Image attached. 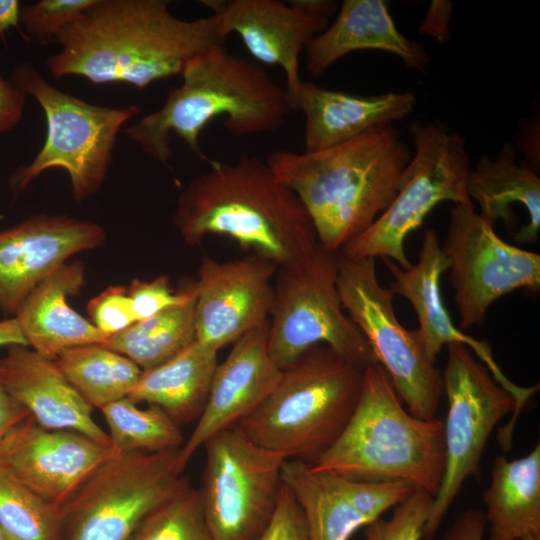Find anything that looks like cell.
Listing matches in <instances>:
<instances>
[{
  "mask_svg": "<svg viewBox=\"0 0 540 540\" xmlns=\"http://www.w3.org/2000/svg\"><path fill=\"white\" fill-rule=\"evenodd\" d=\"M277 268L255 254L224 262L205 256L194 283L196 341L219 351L267 322Z\"/></svg>",
  "mask_w": 540,
  "mask_h": 540,
  "instance_id": "obj_16",
  "label": "cell"
},
{
  "mask_svg": "<svg viewBox=\"0 0 540 540\" xmlns=\"http://www.w3.org/2000/svg\"><path fill=\"white\" fill-rule=\"evenodd\" d=\"M195 341L194 289L185 302L134 322L108 336L101 345L126 356L145 371L171 360Z\"/></svg>",
  "mask_w": 540,
  "mask_h": 540,
  "instance_id": "obj_29",
  "label": "cell"
},
{
  "mask_svg": "<svg viewBox=\"0 0 540 540\" xmlns=\"http://www.w3.org/2000/svg\"><path fill=\"white\" fill-rule=\"evenodd\" d=\"M64 516L0 465V528L7 540H61Z\"/></svg>",
  "mask_w": 540,
  "mask_h": 540,
  "instance_id": "obj_32",
  "label": "cell"
},
{
  "mask_svg": "<svg viewBox=\"0 0 540 540\" xmlns=\"http://www.w3.org/2000/svg\"><path fill=\"white\" fill-rule=\"evenodd\" d=\"M411 156L388 124L320 151H275L266 163L306 208L319 245L339 252L387 209Z\"/></svg>",
  "mask_w": 540,
  "mask_h": 540,
  "instance_id": "obj_3",
  "label": "cell"
},
{
  "mask_svg": "<svg viewBox=\"0 0 540 540\" xmlns=\"http://www.w3.org/2000/svg\"><path fill=\"white\" fill-rule=\"evenodd\" d=\"M203 446L200 492L214 539L257 540L275 513L286 459L251 441L237 425L214 434Z\"/></svg>",
  "mask_w": 540,
  "mask_h": 540,
  "instance_id": "obj_13",
  "label": "cell"
},
{
  "mask_svg": "<svg viewBox=\"0 0 540 540\" xmlns=\"http://www.w3.org/2000/svg\"><path fill=\"white\" fill-rule=\"evenodd\" d=\"M268 325L269 320L241 336L217 365L206 405L180 448L183 467L211 436L236 426L277 385L282 370L268 352Z\"/></svg>",
  "mask_w": 540,
  "mask_h": 540,
  "instance_id": "obj_21",
  "label": "cell"
},
{
  "mask_svg": "<svg viewBox=\"0 0 540 540\" xmlns=\"http://www.w3.org/2000/svg\"><path fill=\"white\" fill-rule=\"evenodd\" d=\"M433 497L427 492L414 489L392 515L379 518L365 526L366 540H420L427 522Z\"/></svg>",
  "mask_w": 540,
  "mask_h": 540,
  "instance_id": "obj_34",
  "label": "cell"
},
{
  "mask_svg": "<svg viewBox=\"0 0 540 540\" xmlns=\"http://www.w3.org/2000/svg\"><path fill=\"white\" fill-rule=\"evenodd\" d=\"M180 448L116 452L61 506L68 540H130L143 520L188 485Z\"/></svg>",
  "mask_w": 540,
  "mask_h": 540,
  "instance_id": "obj_11",
  "label": "cell"
},
{
  "mask_svg": "<svg viewBox=\"0 0 540 540\" xmlns=\"http://www.w3.org/2000/svg\"><path fill=\"white\" fill-rule=\"evenodd\" d=\"M105 239L99 224L59 214H34L0 231V308L14 317L45 278Z\"/></svg>",
  "mask_w": 540,
  "mask_h": 540,
  "instance_id": "obj_18",
  "label": "cell"
},
{
  "mask_svg": "<svg viewBox=\"0 0 540 540\" xmlns=\"http://www.w3.org/2000/svg\"><path fill=\"white\" fill-rule=\"evenodd\" d=\"M282 481L302 510L309 540H348L414 490L407 482L356 481L297 460L284 461Z\"/></svg>",
  "mask_w": 540,
  "mask_h": 540,
  "instance_id": "obj_19",
  "label": "cell"
},
{
  "mask_svg": "<svg viewBox=\"0 0 540 540\" xmlns=\"http://www.w3.org/2000/svg\"><path fill=\"white\" fill-rule=\"evenodd\" d=\"M382 259L394 278L388 289L393 295L407 299L417 315L419 326L416 331L427 356L435 361L444 346L451 343L467 346L488 368L493 378L512 394L517 413H520L526 402L539 390V384L521 387L510 381L496 363L490 345L466 335L453 323L445 307L440 285L442 274L449 269L450 263L436 231L432 228L424 231L419 260L410 268L403 269L388 258Z\"/></svg>",
  "mask_w": 540,
  "mask_h": 540,
  "instance_id": "obj_20",
  "label": "cell"
},
{
  "mask_svg": "<svg viewBox=\"0 0 540 540\" xmlns=\"http://www.w3.org/2000/svg\"><path fill=\"white\" fill-rule=\"evenodd\" d=\"M460 328L481 325L490 306L517 289L538 292L540 255L507 243L474 206L455 204L444 242Z\"/></svg>",
  "mask_w": 540,
  "mask_h": 540,
  "instance_id": "obj_14",
  "label": "cell"
},
{
  "mask_svg": "<svg viewBox=\"0 0 540 540\" xmlns=\"http://www.w3.org/2000/svg\"><path fill=\"white\" fill-rule=\"evenodd\" d=\"M173 222L183 240L199 244L222 235L278 267L309 255L319 244L297 195L257 156L210 161L177 200Z\"/></svg>",
  "mask_w": 540,
  "mask_h": 540,
  "instance_id": "obj_2",
  "label": "cell"
},
{
  "mask_svg": "<svg viewBox=\"0 0 540 540\" xmlns=\"http://www.w3.org/2000/svg\"><path fill=\"white\" fill-rule=\"evenodd\" d=\"M414 154L403 173L396 196L362 234L339 252L350 259L388 258L403 269L412 266L405 239L438 204L450 201L474 206L467 193L470 159L466 141L439 121L414 122Z\"/></svg>",
  "mask_w": 540,
  "mask_h": 540,
  "instance_id": "obj_9",
  "label": "cell"
},
{
  "mask_svg": "<svg viewBox=\"0 0 540 540\" xmlns=\"http://www.w3.org/2000/svg\"><path fill=\"white\" fill-rule=\"evenodd\" d=\"M340 252L319 244L306 257L279 266L268 325V352L285 369L323 344L365 368L378 364L358 327L344 313L337 277Z\"/></svg>",
  "mask_w": 540,
  "mask_h": 540,
  "instance_id": "obj_8",
  "label": "cell"
},
{
  "mask_svg": "<svg viewBox=\"0 0 540 540\" xmlns=\"http://www.w3.org/2000/svg\"><path fill=\"white\" fill-rule=\"evenodd\" d=\"M116 452L76 431L44 428L29 416L4 438L0 465L46 501L63 506Z\"/></svg>",
  "mask_w": 540,
  "mask_h": 540,
  "instance_id": "obj_17",
  "label": "cell"
},
{
  "mask_svg": "<svg viewBox=\"0 0 540 540\" xmlns=\"http://www.w3.org/2000/svg\"><path fill=\"white\" fill-rule=\"evenodd\" d=\"M485 530L484 512L468 509L457 515L441 540H483Z\"/></svg>",
  "mask_w": 540,
  "mask_h": 540,
  "instance_id": "obj_41",
  "label": "cell"
},
{
  "mask_svg": "<svg viewBox=\"0 0 540 540\" xmlns=\"http://www.w3.org/2000/svg\"><path fill=\"white\" fill-rule=\"evenodd\" d=\"M337 288L343 309L366 338L407 410L421 419L435 418L444 394L442 371L425 353L417 331L398 321L394 295L379 282L375 259L340 254Z\"/></svg>",
  "mask_w": 540,
  "mask_h": 540,
  "instance_id": "obj_12",
  "label": "cell"
},
{
  "mask_svg": "<svg viewBox=\"0 0 540 540\" xmlns=\"http://www.w3.org/2000/svg\"><path fill=\"white\" fill-rule=\"evenodd\" d=\"M85 282L84 263L66 262L29 294L14 316L28 347L56 359L67 349L105 341L108 335L68 303Z\"/></svg>",
  "mask_w": 540,
  "mask_h": 540,
  "instance_id": "obj_24",
  "label": "cell"
},
{
  "mask_svg": "<svg viewBox=\"0 0 540 540\" xmlns=\"http://www.w3.org/2000/svg\"><path fill=\"white\" fill-rule=\"evenodd\" d=\"M26 96L0 75V135L16 127L23 117Z\"/></svg>",
  "mask_w": 540,
  "mask_h": 540,
  "instance_id": "obj_39",
  "label": "cell"
},
{
  "mask_svg": "<svg viewBox=\"0 0 540 540\" xmlns=\"http://www.w3.org/2000/svg\"><path fill=\"white\" fill-rule=\"evenodd\" d=\"M363 371L326 345L312 346L282 370L275 388L237 426L257 445L312 465L348 424Z\"/></svg>",
  "mask_w": 540,
  "mask_h": 540,
  "instance_id": "obj_6",
  "label": "cell"
},
{
  "mask_svg": "<svg viewBox=\"0 0 540 540\" xmlns=\"http://www.w3.org/2000/svg\"><path fill=\"white\" fill-rule=\"evenodd\" d=\"M310 466L356 481H403L435 497L445 469L444 421L413 416L383 367L369 365L344 431Z\"/></svg>",
  "mask_w": 540,
  "mask_h": 540,
  "instance_id": "obj_5",
  "label": "cell"
},
{
  "mask_svg": "<svg viewBox=\"0 0 540 540\" xmlns=\"http://www.w3.org/2000/svg\"><path fill=\"white\" fill-rule=\"evenodd\" d=\"M443 374L448 412L444 422L445 469L439 491L433 497L423 538L431 539L444 516L470 478L478 479L481 457L490 435L509 413L512 419L500 432V445L511 448L517 420L512 394L492 376L488 368L460 343L447 345Z\"/></svg>",
  "mask_w": 540,
  "mask_h": 540,
  "instance_id": "obj_10",
  "label": "cell"
},
{
  "mask_svg": "<svg viewBox=\"0 0 540 540\" xmlns=\"http://www.w3.org/2000/svg\"><path fill=\"white\" fill-rule=\"evenodd\" d=\"M415 101L411 92L362 96L302 81L298 109L305 117L304 152L327 149L401 120L411 113Z\"/></svg>",
  "mask_w": 540,
  "mask_h": 540,
  "instance_id": "obj_23",
  "label": "cell"
},
{
  "mask_svg": "<svg viewBox=\"0 0 540 540\" xmlns=\"http://www.w3.org/2000/svg\"><path fill=\"white\" fill-rule=\"evenodd\" d=\"M13 345L27 346L15 317L0 321V347Z\"/></svg>",
  "mask_w": 540,
  "mask_h": 540,
  "instance_id": "obj_44",
  "label": "cell"
},
{
  "mask_svg": "<svg viewBox=\"0 0 540 540\" xmlns=\"http://www.w3.org/2000/svg\"><path fill=\"white\" fill-rule=\"evenodd\" d=\"M257 540H309L302 510L286 485L270 524Z\"/></svg>",
  "mask_w": 540,
  "mask_h": 540,
  "instance_id": "obj_38",
  "label": "cell"
},
{
  "mask_svg": "<svg viewBox=\"0 0 540 540\" xmlns=\"http://www.w3.org/2000/svg\"><path fill=\"white\" fill-rule=\"evenodd\" d=\"M180 86L169 91L164 104L141 117L123 132L142 152L166 165L172 157L171 135H176L199 159L202 130L215 118L236 135L273 133L293 110L286 88L260 65L234 55L224 43L190 59Z\"/></svg>",
  "mask_w": 540,
  "mask_h": 540,
  "instance_id": "obj_4",
  "label": "cell"
},
{
  "mask_svg": "<svg viewBox=\"0 0 540 540\" xmlns=\"http://www.w3.org/2000/svg\"><path fill=\"white\" fill-rule=\"evenodd\" d=\"M225 38L215 14L186 20L165 0H94L59 33L60 50L47 65L55 78L78 76L96 85L143 89L180 76L190 59Z\"/></svg>",
  "mask_w": 540,
  "mask_h": 540,
  "instance_id": "obj_1",
  "label": "cell"
},
{
  "mask_svg": "<svg viewBox=\"0 0 540 540\" xmlns=\"http://www.w3.org/2000/svg\"><path fill=\"white\" fill-rule=\"evenodd\" d=\"M452 6L450 1L433 0L420 25V33L428 35L437 42L447 41L450 37Z\"/></svg>",
  "mask_w": 540,
  "mask_h": 540,
  "instance_id": "obj_40",
  "label": "cell"
},
{
  "mask_svg": "<svg viewBox=\"0 0 540 540\" xmlns=\"http://www.w3.org/2000/svg\"><path fill=\"white\" fill-rule=\"evenodd\" d=\"M483 501L488 540L540 535V445L525 456L494 459Z\"/></svg>",
  "mask_w": 540,
  "mask_h": 540,
  "instance_id": "obj_27",
  "label": "cell"
},
{
  "mask_svg": "<svg viewBox=\"0 0 540 540\" xmlns=\"http://www.w3.org/2000/svg\"><path fill=\"white\" fill-rule=\"evenodd\" d=\"M0 382L40 426L76 431L111 445L108 433L92 417L93 407L67 379L55 359L28 346H9L0 358Z\"/></svg>",
  "mask_w": 540,
  "mask_h": 540,
  "instance_id": "obj_22",
  "label": "cell"
},
{
  "mask_svg": "<svg viewBox=\"0 0 540 540\" xmlns=\"http://www.w3.org/2000/svg\"><path fill=\"white\" fill-rule=\"evenodd\" d=\"M194 282L189 280L174 291L167 276H158L148 281L133 280L127 288V293L136 321L149 318L188 300L194 292Z\"/></svg>",
  "mask_w": 540,
  "mask_h": 540,
  "instance_id": "obj_36",
  "label": "cell"
},
{
  "mask_svg": "<svg viewBox=\"0 0 540 540\" xmlns=\"http://www.w3.org/2000/svg\"><path fill=\"white\" fill-rule=\"evenodd\" d=\"M130 540H215L206 521L200 489L186 485L152 511Z\"/></svg>",
  "mask_w": 540,
  "mask_h": 540,
  "instance_id": "obj_33",
  "label": "cell"
},
{
  "mask_svg": "<svg viewBox=\"0 0 540 540\" xmlns=\"http://www.w3.org/2000/svg\"><path fill=\"white\" fill-rule=\"evenodd\" d=\"M515 147L506 142L497 158H479L467 177V193L481 209L480 214L495 223H512L511 205L521 204L529 222L515 233L518 243H534L540 232V178L527 162H517Z\"/></svg>",
  "mask_w": 540,
  "mask_h": 540,
  "instance_id": "obj_26",
  "label": "cell"
},
{
  "mask_svg": "<svg viewBox=\"0 0 540 540\" xmlns=\"http://www.w3.org/2000/svg\"><path fill=\"white\" fill-rule=\"evenodd\" d=\"M87 311L92 323L108 336L136 322L127 288L123 286H110L102 291L89 301Z\"/></svg>",
  "mask_w": 540,
  "mask_h": 540,
  "instance_id": "obj_37",
  "label": "cell"
},
{
  "mask_svg": "<svg viewBox=\"0 0 540 540\" xmlns=\"http://www.w3.org/2000/svg\"><path fill=\"white\" fill-rule=\"evenodd\" d=\"M30 414L4 389L0 382V446L7 434Z\"/></svg>",
  "mask_w": 540,
  "mask_h": 540,
  "instance_id": "obj_42",
  "label": "cell"
},
{
  "mask_svg": "<svg viewBox=\"0 0 540 540\" xmlns=\"http://www.w3.org/2000/svg\"><path fill=\"white\" fill-rule=\"evenodd\" d=\"M306 68L319 76L342 57L359 50H381L424 72L429 58L424 47L397 29L382 0H344L334 23L306 46Z\"/></svg>",
  "mask_w": 540,
  "mask_h": 540,
  "instance_id": "obj_25",
  "label": "cell"
},
{
  "mask_svg": "<svg viewBox=\"0 0 540 540\" xmlns=\"http://www.w3.org/2000/svg\"><path fill=\"white\" fill-rule=\"evenodd\" d=\"M20 3L17 0H0V36L4 40L5 33L15 27L19 29Z\"/></svg>",
  "mask_w": 540,
  "mask_h": 540,
  "instance_id": "obj_43",
  "label": "cell"
},
{
  "mask_svg": "<svg viewBox=\"0 0 540 540\" xmlns=\"http://www.w3.org/2000/svg\"><path fill=\"white\" fill-rule=\"evenodd\" d=\"M219 17L227 37L236 33L249 53L284 72L286 91L293 110L298 109L299 58L303 49L327 28L334 10L327 0L203 1Z\"/></svg>",
  "mask_w": 540,
  "mask_h": 540,
  "instance_id": "obj_15",
  "label": "cell"
},
{
  "mask_svg": "<svg viewBox=\"0 0 540 540\" xmlns=\"http://www.w3.org/2000/svg\"><path fill=\"white\" fill-rule=\"evenodd\" d=\"M519 540H540V535H537V534L528 535Z\"/></svg>",
  "mask_w": 540,
  "mask_h": 540,
  "instance_id": "obj_45",
  "label": "cell"
},
{
  "mask_svg": "<svg viewBox=\"0 0 540 540\" xmlns=\"http://www.w3.org/2000/svg\"><path fill=\"white\" fill-rule=\"evenodd\" d=\"M55 361L83 398L99 409L128 397L142 374L132 360L101 344L67 349Z\"/></svg>",
  "mask_w": 540,
  "mask_h": 540,
  "instance_id": "obj_30",
  "label": "cell"
},
{
  "mask_svg": "<svg viewBox=\"0 0 540 540\" xmlns=\"http://www.w3.org/2000/svg\"><path fill=\"white\" fill-rule=\"evenodd\" d=\"M100 410L109 428L111 446L117 452H158L184 444L180 426L157 406L142 409L125 397Z\"/></svg>",
  "mask_w": 540,
  "mask_h": 540,
  "instance_id": "obj_31",
  "label": "cell"
},
{
  "mask_svg": "<svg viewBox=\"0 0 540 540\" xmlns=\"http://www.w3.org/2000/svg\"><path fill=\"white\" fill-rule=\"evenodd\" d=\"M217 354L195 341L164 364L142 371L128 397L161 408L179 426L198 420L218 365Z\"/></svg>",
  "mask_w": 540,
  "mask_h": 540,
  "instance_id": "obj_28",
  "label": "cell"
},
{
  "mask_svg": "<svg viewBox=\"0 0 540 540\" xmlns=\"http://www.w3.org/2000/svg\"><path fill=\"white\" fill-rule=\"evenodd\" d=\"M0 540H7L5 534L3 533L2 529L0 528Z\"/></svg>",
  "mask_w": 540,
  "mask_h": 540,
  "instance_id": "obj_46",
  "label": "cell"
},
{
  "mask_svg": "<svg viewBox=\"0 0 540 540\" xmlns=\"http://www.w3.org/2000/svg\"><path fill=\"white\" fill-rule=\"evenodd\" d=\"M94 0H40L21 8L20 24L28 37L40 43L56 41Z\"/></svg>",
  "mask_w": 540,
  "mask_h": 540,
  "instance_id": "obj_35",
  "label": "cell"
},
{
  "mask_svg": "<svg viewBox=\"0 0 540 540\" xmlns=\"http://www.w3.org/2000/svg\"><path fill=\"white\" fill-rule=\"evenodd\" d=\"M11 81L40 105L47 131L33 160L9 176L10 190L18 194L45 171L62 168L69 176L75 202L99 191L108 175L118 134L124 124L141 113V107L91 104L52 85L28 62L14 70Z\"/></svg>",
  "mask_w": 540,
  "mask_h": 540,
  "instance_id": "obj_7",
  "label": "cell"
}]
</instances>
